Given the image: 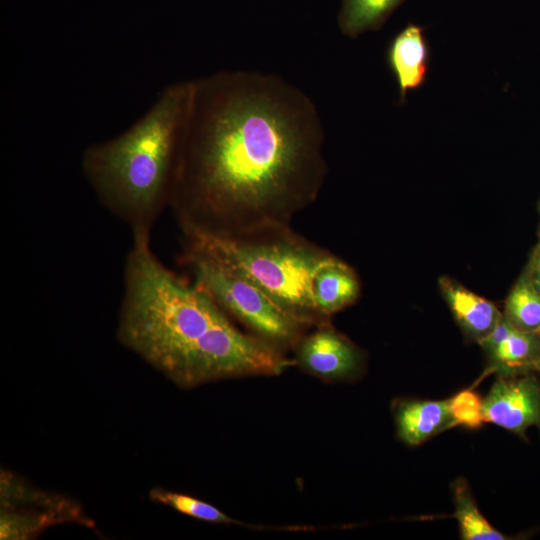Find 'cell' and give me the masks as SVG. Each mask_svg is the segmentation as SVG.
<instances>
[{
	"label": "cell",
	"instance_id": "cell-4",
	"mask_svg": "<svg viewBox=\"0 0 540 540\" xmlns=\"http://www.w3.org/2000/svg\"><path fill=\"white\" fill-rule=\"evenodd\" d=\"M184 234L185 247L237 273L309 325L327 323L315 310L312 283L334 255L293 231L290 225L237 235Z\"/></svg>",
	"mask_w": 540,
	"mask_h": 540
},
{
	"label": "cell",
	"instance_id": "cell-3",
	"mask_svg": "<svg viewBox=\"0 0 540 540\" xmlns=\"http://www.w3.org/2000/svg\"><path fill=\"white\" fill-rule=\"evenodd\" d=\"M191 95L192 79L168 84L130 127L82 152L83 176L100 203L129 227L133 240H150L158 217L170 206Z\"/></svg>",
	"mask_w": 540,
	"mask_h": 540
},
{
	"label": "cell",
	"instance_id": "cell-18",
	"mask_svg": "<svg viewBox=\"0 0 540 540\" xmlns=\"http://www.w3.org/2000/svg\"><path fill=\"white\" fill-rule=\"evenodd\" d=\"M447 401L455 425L478 428L484 423L482 399L472 390H462Z\"/></svg>",
	"mask_w": 540,
	"mask_h": 540
},
{
	"label": "cell",
	"instance_id": "cell-7",
	"mask_svg": "<svg viewBox=\"0 0 540 540\" xmlns=\"http://www.w3.org/2000/svg\"><path fill=\"white\" fill-rule=\"evenodd\" d=\"M484 422L520 437L531 427L540 429V379L535 372L497 376L482 399Z\"/></svg>",
	"mask_w": 540,
	"mask_h": 540
},
{
	"label": "cell",
	"instance_id": "cell-21",
	"mask_svg": "<svg viewBox=\"0 0 540 540\" xmlns=\"http://www.w3.org/2000/svg\"><path fill=\"white\" fill-rule=\"evenodd\" d=\"M535 372L538 373V374H540V358H539V360H538L537 363H536V366H535Z\"/></svg>",
	"mask_w": 540,
	"mask_h": 540
},
{
	"label": "cell",
	"instance_id": "cell-15",
	"mask_svg": "<svg viewBox=\"0 0 540 540\" xmlns=\"http://www.w3.org/2000/svg\"><path fill=\"white\" fill-rule=\"evenodd\" d=\"M452 490L455 506L454 516L463 540L512 539L493 527L482 515L466 480L456 479Z\"/></svg>",
	"mask_w": 540,
	"mask_h": 540
},
{
	"label": "cell",
	"instance_id": "cell-1",
	"mask_svg": "<svg viewBox=\"0 0 540 540\" xmlns=\"http://www.w3.org/2000/svg\"><path fill=\"white\" fill-rule=\"evenodd\" d=\"M324 144L315 103L279 75L221 70L192 79L170 200L182 232L290 225L323 186Z\"/></svg>",
	"mask_w": 540,
	"mask_h": 540
},
{
	"label": "cell",
	"instance_id": "cell-13",
	"mask_svg": "<svg viewBox=\"0 0 540 540\" xmlns=\"http://www.w3.org/2000/svg\"><path fill=\"white\" fill-rule=\"evenodd\" d=\"M441 292L457 323L477 342L498 324L503 316L489 300L468 290L450 278H441Z\"/></svg>",
	"mask_w": 540,
	"mask_h": 540
},
{
	"label": "cell",
	"instance_id": "cell-9",
	"mask_svg": "<svg viewBox=\"0 0 540 540\" xmlns=\"http://www.w3.org/2000/svg\"><path fill=\"white\" fill-rule=\"evenodd\" d=\"M478 343L487 355L489 368L497 376L535 372L540 358V335L515 328L504 315Z\"/></svg>",
	"mask_w": 540,
	"mask_h": 540
},
{
	"label": "cell",
	"instance_id": "cell-8",
	"mask_svg": "<svg viewBox=\"0 0 540 540\" xmlns=\"http://www.w3.org/2000/svg\"><path fill=\"white\" fill-rule=\"evenodd\" d=\"M295 348L294 363L327 381L351 379L363 368L362 351L328 322L303 335Z\"/></svg>",
	"mask_w": 540,
	"mask_h": 540
},
{
	"label": "cell",
	"instance_id": "cell-19",
	"mask_svg": "<svg viewBox=\"0 0 540 540\" xmlns=\"http://www.w3.org/2000/svg\"><path fill=\"white\" fill-rule=\"evenodd\" d=\"M529 269L531 271V274H532V277H533V280H534L535 284L537 285L538 289L540 290V267L529 265ZM538 334L540 335V330H539Z\"/></svg>",
	"mask_w": 540,
	"mask_h": 540
},
{
	"label": "cell",
	"instance_id": "cell-12",
	"mask_svg": "<svg viewBox=\"0 0 540 540\" xmlns=\"http://www.w3.org/2000/svg\"><path fill=\"white\" fill-rule=\"evenodd\" d=\"M360 294V282L355 271L333 256L315 274L312 299L316 312L328 319L348 307Z\"/></svg>",
	"mask_w": 540,
	"mask_h": 540
},
{
	"label": "cell",
	"instance_id": "cell-2",
	"mask_svg": "<svg viewBox=\"0 0 540 540\" xmlns=\"http://www.w3.org/2000/svg\"><path fill=\"white\" fill-rule=\"evenodd\" d=\"M117 338L186 389L275 376L292 364L282 349L241 331L204 291L166 267L150 240H133L127 253Z\"/></svg>",
	"mask_w": 540,
	"mask_h": 540
},
{
	"label": "cell",
	"instance_id": "cell-14",
	"mask_svg": "<svg viewBox=\"0 0 540 540\" xmlns=\"http://www.w3.org/2000/svg\"><path fill=\"white\" fill-rule=\"evenodd\" d=\"M405 0H341L337 23L349 38L379 30Z\"/></svg>",
	"mask_w": 540,
	"mask_h": 540
},
{
	"label": "cell",
	"instance_id": "cell-16",
	"mask_svg": "<svg viewBox=\"0 0 540 540\" xmlns=\"http://www.w3.org/2000/svg\"><path fill=\"white\" fill-rule=\"evenodd\" d=\"M503 315L519 330L539 332L540 290L533 280L529 267L510 291Z\"/></svg>",
	"mask_w": 540,
	"mask_h": 540
},
{
	"label": "cell",
	"instance_id": "cell-20",
	"mask_svg": "<svg viewBox=\"0 0 540 540\" xmlns=\"http://www.w3.org/2000/svg\"><path fill=\"white\" fill-rule=\"evenodd\" d=\"M530 265L540 267V240L535 249Z\"/></svg>",
	"mask_w": 540,
	"mask_h": 540
},
{
	"label": "cell",
	"instance_id": "cell-17",
	"mask_svg": "<svg viewBox=\"0 0 540 540\" xmlns=\"http://www.w3.org/2000/svg\"><path fill=\"white\" fill-rule=\"evenodd\" d=\"M149 498L155 503L171 507L173 510L192 518L218 524L236 523V521L214 505L187 494L153 488Z\"/></svg>",
	"mask_w": 540,
	"mask_h": 540
},
{
	"label": "cell",
	"instance_id": "cell-10",
	"mask_svg": "<svg viewBox=\"0 0 540 540\" xmlns=\"http://www.w3.org/2000/svg\"><path fill=\"white\" fill-rule=\"evenodd\" d=\"M386 63L404 103L408 92L422 87L428 76L430 47L424 28L411 23L398 32L387 46Z\"/></svg>",
	"mask_w": 540,
	"mask_h": 540
},
{
	"label": "cell",
	"instance_id": "cell-6",
	"mask_svg": "<svg viewBox=\"0 0 540 540\" xmlns=\"http://www.w3.org/2000/svg\"><path fill=\"white\" fill-rule=\"evenodd\" d=\"M0 480L2 540L33 539L64 522L92 526L79 505L67 497L36 488L7 470L1 471Z\"/></svg>",
	"mask_w": 540,
	"mask_h": 540
},
{
	"label": "cell",
	"instance_id": "cell-5",
	"mask_svg": "<svg viewBox=\"0 0 540 540\" xmlns=\"http://www.w3.org/2000/svg\"><path fill=\"white\" fill-rule=\"evenodd\" d=\"M183 263L193 283L204 291L229 317L251 334L282 349L295 346L305 328L311 326L279 305L251 281L214 260L184 249Z\"/></svg>",
	"mask_w": 540,
	"mask_h": 540
},
{
	"label": "cell",
	"instance_id": "cell-11",
	"mask_svg": "<svg viewBox=\"0 0 540 540\" xmlns=\"http://www.w3.org/2000/svg\"><path fill=\"white\" fill-rule=\"evenodd\" d=\"M398 438L409 446H418L431 437L455 426L446 400H403L394 410Z\"/></svg>",
	"mask_w": 540,
	"mask_h": 540
}]
</instances>
